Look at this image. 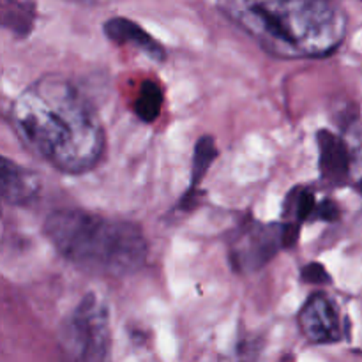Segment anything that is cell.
Segmentation results:
<instances>
[{"label": "cell", "instance_id": "obj_14", "mask_svg": "<svg viewBox=\"0 0 362 362\" xmlns=\"http://www.w3.org/2000/svg\"><path fill=\"white\" fill-rule=\"evenodd\" d=\"M300 278H303L304 283H310V285H329L331 283V276L325 271L324 265L320 264H308L300 271Z\"/></svg>", "mask_w": 362, "mask_h": 362}, {"label": "cell", "instance_id": "obj_11", "mask_svg": "<svg viewBox=\"0 0 362 362\" xmlns=\"http://www.w3.org/2000/svg\"><path fill=\"white\" fill-rule=\"evenodd\" d=\"M317 205L313 191L310 187L299 186L286 197L285 205H283V209H285L283 214L288 221H297L303 225L304 221L313 218Z\"/></svg>", "mask_w": 362, "mask_h": 362}, {"label": "cell", "instance_id": "obj_15", "mask_svg": "<svg viewBox=\"0 0 362 362\" xmlns=\"http://www.w3.org/2000/svg\"><path fill=\"white\" fill-rule=\"evenodd\" d=\"M311 219H322L325 223H334L339 219V207L332 200L325 198L315 209V214Z\"/></svg>", "mask_w": 362, "mask_h": 362}, {"label": "cell", "instance_id": "obj_16", "mask_svg": "<svg viewBox=\"0 0 362 362\" xmlns=\"http://www.w3.org/2000/svg\"><path fill=\"white\" fill-rule=\"evenodd\" d=\"M300 233V223L297 221H286L283 223L281 228V237H283V247L285 250H290L297 244Z\"/></svg>", "mask_w": 362, "mask_h": 362}, {"label": "cell", "instance_id": "obj_7", "mask_svg": "<svg viewBox=\"0 0 362 362\" xmlns=\"http://www.w3.org/2000/svg\"><path fill=\"white\" fill-rule=\"evenodd\" d=\"M41 193V179L32 170L16 165L11 159L2 158L0 163V194L7 205L27 207L35 202Z\"/></svg>", "mask_w": 362, "mask_h": 362}, {"label": "cell", "instance_id": "obj_10", "mask_svg": "<svg viewBox=\"0 0 362 362\" xmlns=\"http://www.w3.org/2000/svg\"><path fill=\"white\" fill-rule=\"evenodd\" d=\"M163 103H165V92H163L161 85L154 80H145L138 92L136 101H134V113L145 124H151L161 115Z\"/></svg>", "mask_w": 362, "mask_h": 362}, {"label": "cell", "instance_id": "obj_3", "mask_svg": "<svg viewBox=\"0 0 362 362\" xmlns=\"http://www.w3.org/2000/svg\"><path fill=\"white\" fill-rule=\"evenodd\" d=\"M45 235L80 271L122 278L140 271L147 240L138 225L81 209H60L45 221Z\"/></svg>", "mask_w": 362, "mask_h": 362}, {"label": "cell", "instance_id": "obj_5", "mask_svg": "<svg viewBox=\"0 0 362 362\" xmlns=\"http://www.w3.org/2000/svg\"><path fill=\"white\" fill-rule=\"evenodd\" d=\"M283 223L264 225L247 223L230 243V262L240 274H251L264 269L283 247Z\"/></svg>", "mask_w": 362, "mask_h": 362}, {"label": "cell", "instance_id": "obj_13", "mask_svg": "<svg viewBox=\"0 0 362 362\" xmlns=\"http://www.w3.org/2000/svg\"><path fill=\"white\" fill-rule=\"evenodd\" d=\"M32 11L25 4L13 2V6H7L4 2V27L11 28L14 34L27 35L32 28Z\"/></svg>", "mask_w": 362, "mask_h": 362}, {"label": "cell", "instance_id": "obj_1", "mask_svg": "<svg viewBox=\"0 0 362 362\" xmlns=\"http://www.w3.org/2000/svg\"><path fill=\"white\" fill-rule=\"evenodd\" d=\"M13 127L25 147L53 168L80 175L94 168L105 152L98 113L71 81L42 76L11 106Z\"/></svg>", "mask_w": 362, "mask_h": 362}, {"label": "cell", "instance_id": "obj_4", "mask_svg": "<svg viewBox=\"0 0 362 362\" xmlns=\"http://www.w3.org/2000/svg\"><path fill=\"white\" fill-rule=\"evenodd\" d=\"M64 341L73 356L87 362H101L108 354V313L95 296H87L71 315Z\"/></svg>", "mask_w": 362, "mask_h": 362}, {"label": "cell", "instance_id": "obj_8", "mask_svg": "<svg viewBox=\"0 0 362 362\" xmlns=\"http://www.w3.org/2000/svg\"><path fill=\"white\" fill-rule=\"evenodd\" d=\"M318 166L324 182L343 186L350 177V148L341 136L329 129L318 131Z\"/></svg>", "mask_w": 362, "mask_h": 362}, {"label": "cell", "instance_id": "obj_17", "mask_svg": "<svg viewBox=\"0 0 362 362\" xmlns=\"http://www.w3.org/2000/svg\"><path fill=\"white\" fill-rule=\"evenodd\" d=\"M258 359V349L255 345V341H243L237 346L235 354H233L232 362H257Z\"/></svg>", "mask_w": 362, "mask_h": 362}, {"label": "cell", "instance_id": "obj_12", "mask_svg": "<svg viewBox=\"0 0 362 362\" xmlns=\"http://www.w3.org/2000/svg\"><path fill=\"white\" fill-rule=\"evenodd\" d=\"M218 158V147H216V140L212 136H202L198 138L197 145H194L193 154V170H191V186L189 189H198L200 187L202 179L212 163Z\"/></svg>", "mask_w": 362, "mask_h": 362}, {"label": "cell", "instance_id": "obj_2", "mask_svg": "<svg viewBox=\"0 0 362 362\" xmlns=\"http://www.w3.org/2000/svg\"><path fill=\"white\" fill-rule=\"evenodd\" d=\"M265 52L283 59L327 57L341 45L345 21L327 0H219Z\"/></svg>", "mask_w": 362, "mask_h": 362}, {"label": "cell", "instance_id": "obj_18", "mask_svg": "<svg viewBox=\"0 0 362 362\" xmlns=\"http://www.w3.org/2000/svg\"><path fill=\"white\" fill-rule=\"evenodd\" d=\"M356 187H357V191H359V193L362 194V180H361V182H357Z\"/></svg>", "mask_w": 362, "mask_h": 362}, {"label": "cell", "instance_id": "obj_6", "mask_svg": "<svg viewBox=\"0 0 362 362\" xmlns=\"http://www.w3.org/2000/svg\"><path fill=\"white\" fill-rule=\"evenodd\" d=\"M297 325L304 338L313 345H332L343 339V322L334 300L317 292L303 304L297 315Z\"/></svg>", "mask_w": 362, "mask_h": 362}, {"label": "cell", "instance_id": "obj_19", "mask_svg": "<svg viewBox=\"0 0 362 362\" xmlns=\"http://www.w3.org/2000/svg\"><path fill=\"white\" fill-rule=\"evenodd\" d=\"M73 2H81V0H73Z\"/></svg>", "mask_w": 362, "mask_h": 362}, {"label": "cell", "instance_id": "obj_9", "mask_svg": "<svg viewBox=\"0 0 362 362\" xmlns=\"http://www.w3.org/2000/svg\"><path fill=\"white\" fill-rule=\"evenodd\" d=\"M106 37L117 45H133L147 53L152 60H165V48L144 30L138 23L127 20V18H112L105 23Z\"/></svg>", "mask_w": 362, "mask_h": 362}]
</instances>
